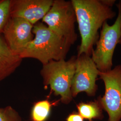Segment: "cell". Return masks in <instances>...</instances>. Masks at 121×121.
Wrapping results in <instances>:
<instances>
[{
	"label": "cell",
	"mask_w": 121,
	"mask_h": 121,
	"mask_svg": "<svg viewBox=\"0 0 121 121\" xmlns=\"http://www.w3.org/2000/svg\"><path fill=\"white\" fill-rule=\"evenodd\" d=\"M22 59L9 48L3 35H0V82L10 76L21 65Z\"/></svg>",
	"instance_id": "10"
},
{
	"label": "cell",
	"mask_w": 121,
	"mask_h": 121,
	"mask_svg": "<svg viewBox=\"0 0 121 121\" xmlns=\"http://www.w3.org/2000/svg\"><path fill=\"white\" fill-rule=\"evenodd\" d=\"M0 121H21L17 112L10 106L0 108Z\"/></svg>",
	"instance_id": "14"
},
{
	"label": "cell",
	"mask_w": 121,
	"mask_h": 121,
	"mask_svg": "<svg viewBox=\"0 0 121 121\" xmlns=\"http://www.w3.org/2000/svg\"><path fill=\"white\" fill-rule=\"evenodd\" d=\"M115 0H71L81 36L77 56L85 54L91 56L97 41L98 30L103 24L116 15L112 10Z\"/></svg>",
	"instance_id": "1"
},
{
	"label": "cell",
	"mask_w": 121,
	"mask_h": 121,
	"mask_svg": "<svg viewBox=\"0 0 121 121\" xmlns=\"http://www.w3.org/2000/svg\"><path fill=\"white\" fill-rule=\"evenodd\" d=\"M82 117L75 111L70 113L66 118L65 121H84Z\"/></svg>",
	"instance_id": "15"
},
{
	"label": "cell",
	"mask_w": 121,
	"mask_h": 121,
	"mask_svg": "<svg viewBox=\"0 0 121 121\" xmlns=\"http://www.w3.org/2000/svg\"><path fill=\"white\" fill-rule=\"evenodd\" d=\"M32 32L35 36L20 55L22 59H35L42 65L65 60L72 46L67 40L41 22L33 25Z\"/></svg>",
	"instance_id": "2"
},
{
	"label": "cell",
	"mask_w": 121,
	"mask_h": 121,
	"mask_svg": "<svg viewBox=\"0 0 121 121\" xmlns=\"http://www.w3.org/2000/svg\"><path fill=\"white\" fill-rule=\"evenodd\" d=\"M53 0H11L10 17H18L33 25L38 22L52 6Z\"/></svg>",
	"instance_id": "9"
},
{
	"label": "cell",
	"mask_w": 121,
	"mask_h": 121,
	"mask_svg": "<svg viewBox=\"0 0 121 121\" xmlns=\"http://www.w3.org/2000/svg\"><path fill=\"white\" fill-rule=\"evenodd\" d=\"M33 25L21 18L10 17L2 35L10 50L20 56L34 38Z\"/></svg>",
	"instance_id": "8"
},
{
	"label": "cell",
	"mask_w": 121,
	"mask_h": 121,
	"mask_svg": "<svg viewBox=\"0 0 121 121\" xmlns=\"http://www.w3.org/2000/svg\"><path fill=\"white\" fill-rule=\"evenodd\" d=\"M76 58L77 56H73L67 60H52L43 65L40 70L44 86H49L64 104H68L73 99L71 89Z\"/></svg>",
	"instance_id": "3"
},
{
	"label": "cell",
	"mask_w": 121,
	"mask_h": 121,
	"mask_svg": "<svg viewBox=\"0 0 121 121\" xmlns=\"http://www.w3.org/2000/svg\"><path fill=\"white\" fill-rule=\"evenodd\" d=\"M99 72L90 56H77L71 89L73 98L82 92L89 96H95L98 90L96 81Z\"/></svg>",
	"instance_id": "7"
},
{
	"label": "cell",
	"mask_w": 121,
	"mask_h": 121,
	"mask_svg": "<svg viewBox=\"0 0 121 121\" xmlns=\"http://www.w3.org/2000/svg\"><path fill=\"white\" fill-rule=\"evenodd\" d=\"M78 113L88 121L102 120L104 118L103 108L97 99L88 102H81L77 104Z\"/></svg>",
	"instance_id": "11"
},
{
	"label": "cell",
	"mask_w": 121,
	"mask_h": 121,
	"mask_svg": "<svg viewBox=\"0 0 121 121\" xmlns=\"http://www.w3.org/2000/svg\"><path fill=\"white\" fill-rule=\"evenodd\" d=\"M60 100L53 102L45 99L35 102L30 112L31 121H46L49 117L52 107L55 106Z\"/></svg>",
	"instance_id": "12"
},
{
	"label": "cell",
	"mask_w": 121,
	"mask_h": 121,
	"mask_svg": "<svg viewBox=\"0 0 121 121\" xmlns=\"http://www.w3.org/2000/svg\"><path fill=\"white\" fill-rule=\"evenodd\" d=\"M99 76L104 83L105 92L97 100L108 113V121L121 120V65L105 72H99Z\"/></svg>",
	"instance_id": "6"
},
{
	"label": "cell",
	"mask_w": 121,
	"mask_h": 121,
	"mask_svg": "<svg viewBox=\"0 0 121 121\" xmlns=\"http://www.w3.org/2000/svg\"><path fill=\"white\" fill-rule=\"evenodd\" d=\"M118 13L113 24L107 22L103 25L95 48L91 52V58L100 72H105L112 69L113 54L121 36V1L117 4Z\"/></svg>",
	"instance_id": "4"
},
{
	"label": "cell",
	"mask_w": 121,
	"mask_h": 121,
	"mask_svg": "<svg viewBox=\"0 0 121 121\" xmlns=\"http://www.w3.org/2000/svg\"><path fill=\"white\" fill-rule=\"evenodd\" d=\"M42 21L72 45L76 41L78 37L75 26L76 19L71 0H53L52 6Z\"/></svg>",
	"instance_id": "5"
},
{
	"label": "cell",
	"mask_w": 121,
	"mask_h": 121,
	"mask_svg": "<svg viewBox=\"0 0 121 121\" xmlns=\"http://www.w3.org/2000/svg\"><path fill=\"white\" fill-rule=\"evenodd\" d=\"M11 0H0V35H2L4 27L10 17Z\"/></svg>",
	"instance_id": "13"
},
{
	"label": "cell",
	"mask_w": 121,
	"mask_h": 121,
	"mask_svg": "<svg viewBox=\"0 0 121 121\" xmlns=\"http://www.w3.org/2000/svg\"><path fill=\"white\" fill-rule=\"evenodd\" d=\"M118 44H121V38H120V40H119V43H118Z\"/></svg>",
	"instance_id": "16"
}]
</instances>
